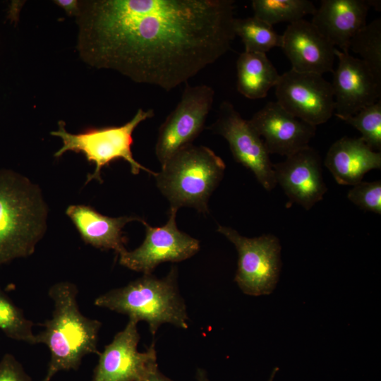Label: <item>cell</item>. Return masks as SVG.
<instances>
[{
    "mask_svg": "<svg viewBox=\"0 0 381 381\" xmlns=\"http://www.w3.org/2000/svg\"><path fill=\"white\" fill-rule=\"evenodd\" d=\"M232 0L80 1L77 48L98 68L170 91L231 47Z\"/></svg>",
    "mask_w": 381,
    "mask_h": 381,
    "instance_id": "obj_1",
    "label": "cell"
},
{
    "mask_svg": "<svg viewBox=\"0 0 381 381\" xmlns=\"http://www.w3.org/2000/svg\"><path fill=\"white\" fill-rule=\"evenodd\" d=\"M78 293L77 286L69 282H58L49 289L52 315L35 334L36 344H45L50 352L46 375L40 381H51L61 371L77 370L85 356L100 353L97 341L102 323L80 311Z\"/></svg>",
    "mask_w": 381,
    "mask_h": 381,
    "instance_id": "obj_2",
    "label": "cell"
},
{
    "mask_svg": "<svg viewBox=\"0 0 381 381\" xmlns=\"http://www.w3.org/2000/svg\"><path fill=\"white\" fill-rule=\"evenodd\" d=\"M47 212L36 184L0 169V265L33 253L46 231Z\"/></svg>",
    "mask_w": 381,
    "mask_h": 381,
    "instance_id": "obj_3",
    "label": "cell"
},
{
    "mask_svg": "<svg viewBox=\"0 0 381 381\" xmlns=\"http://www.w3.org/2000/svg\"><path fill=\"white\" fill-rule=\"evenodd\" d=\"M177 270L172 267L162 279L150 274L131 282L98 296L94 304L128 316L138 322H147L154 336L164 323L188 327L185 303L176 283Z\"/></svg>",
    "mask_w": 381,
    "mask_h": 381,
    "instance_id": "obj_4",
    "label": "cell"
},
{
    "mask_svg": "<svg viewBox=\"0 0 381 381\" xmlns=\"http://www.w3.org/2000/svg\"><path fill=\"white\" fill-rule=\"evenodd\" d=\"M226 165L210 148L193 144L173 155L155 177L171 208L193 207L208 212V200L222 179Z\"/></svg>",
    "mask_w": 381,
    "mask_h": 381,
    "instance_id": "obj_5",
    "label": "cell"
},
{
    "mask_svg": "<svg viewBox=\"0 0 381 381\" xmlns=\"http://www.w3.org/2000/svg\"><path fill=\"white\" fill-rule=\"evenodd\" d=\"M154 115L153 109L140 108L134 116L123 125L91 127L75 134L68 133L65 128V122L60 121L58 130L50 133L62 140V146L54 157H59L67 151L82 153L89 162L95 164L93 174H87L86 183L93 179L102 182V169L119 159H123L129 164L133 174H138L143 170L155 176L156 173L138 163L131 151L135 129L141 122Z\"/></svg>",
    "mask_w": 381,
    "mask_h": 381,
    "instance_id": "obj_6",
    "label": "cell"
},
{
    "mask_svg": "<svg viewBox=\"0 0 381 381\" xmlns=\"http://www.w3.org/2000/svg\"><path fill=\"white\" fill-rule=\"evenodd\" d=\"M217 231L236 247L238 268L235 282L243 293L268 294L275 287L281 268V245L273 234L248 238L233 228L219 225Z\"/></svg>",
    "mask_w": 381,
    "mask_h": 381,
    "instance_id": "obj_7",
    "label": "cell"
},
{
    "mask_svg": "<svg viewBox=\"0 0 381 381\" xmlns=\"http://www.w3.org/2000/svg\"><path fill=\"white\" fill-rule=\"evenodd\" d=\"M214 97L209 85H186L179 102L159 129L155 155L162 165L201 133Z\"/></svg>",
    "mask_w": 381,
    "mask_h": 381,
    "instance_id": "obj_8",
    "label": "cell"
},
{
    "mask_svg": "<svg viewBox=\"0 0 381 381\" xmlns=\"http://www.w3.org/2000/svg\"><path fill=\"white\" fill-rule=\"evenodd\" d=\"M210 128L226 140L236 162L250 169L265 190L275 187L273 164L262 138L231 102H222L218 117Z\"/></svg>",
    "mask_w": 381,
    "mask_h": 381,
    "instance_id": "obj_9",
    "label": "cell"
},
{
    "mask_svg": "<svg viewBox=\"0 0 381 381\" xmlns=\"http://www.w3.org/2000/svg\"><path fill=\"white\" fill-rule=\"evenodd\" d=\"M275 95L276 102L286 111L315 127L334 113L332 87L322 75L291 69L280 75Z\"/></svg>",
    "mask_w": 381,
    "mask_h": 381,
    "instance_id": "obj_10",
    "label": "cell"
},
{
    "mask_svg": "<svg viewBox=\"0 0 381 381\" xmlns=\"http://www.w3.org/2000/svg\"><path fill=\"white\" fill-rule=\"evenodd\" d=\"M177 209L171 208L167 222L153 227L146 222L145 238L142 244L132 251L119 254V263L143 274H150L155 268L164 262L186 260L200 249L198 240L180 231L176 222Z\"/></svg>",
    "mask_w": 381,
    "mask_h": 381,
    "instance_id": "obj_11",
    "label": "cell"
},
{
    "mask_svg": "<svg viewBox=\"0 0 381 381\" xmlns=\"http://www.w3.org/2000/svg\"><path fill=\"white\" fill-rule=\"evenodd\" d=\"M138 322L129 319L124 329L100 352L91 381H144L158 369L155 344L138 351Z\"/></svg>",
    "mask_w": 381,
    "mask_h": 381,
    "instance_id": "obj_12",
    "label": "cell"
},
{
    "mask_svg": "<svg viewBox=\"0 0 381 381\" xmlns=\"http://www.w3.org/2000/svg\"><path fill=\"white\" fill-rule=\"evenodd\" d=\"M338 66L331 83L334 97V114L344 119L380 100L381 78L361 59L335 49Z\"/></svg>",
    "mask_w": 381,
    "mask_h": 381,
    "instance_id": "obj_13",
    "label": "cell"
},
{
    "mask_svg": "<svg viewBox=\"0 0 381 381\" xmlns=\"http://www.w3.org/2000/svg\"><path fill=\"white\" fill-rule=\"evenodd\" d=\"M272 167L277 184L291 202L306 210L322 200L327 191L320 155L310 145L273 164Z\"/></svg>",
    "mask_w": 381,
    "mask_h": 381,
    "instance_id": "obj_14",
    "label": "cell"
},
{
    "mask_svg": "<svg viewBox=\"0 0 381 381\" xmlns=\"http://www.w3.org/2000/svg\"><path fill=\"white\" fill-rule=\"evenodd\" d=\"M270 155L288 157L308 146L316 127L294 116L278 102H269L249 120Z\"/></svg>",
    "mask_w": 381,
    "mask_h": 381,
    "instance_id": "obj_15",
    "label": "cell"
},
{
    "mask_svg": "<svg viewBox=\"0 0 381 381\" xmlns=\"http://www.w3.org/2000/svg\"><path fill=\"white\" fill-rule=\"evenodd\" d=\"M281 48L295 71L320 75L333 72L336 47L311 22L302 19L289 24Z\"/></svg>",
    "mask_w": 381,
    "mask_h": 381,
    "instance_id": "obj_16",
    "label": "cell"
},
{
    "mask_svg": "<svg viewBox=\"0 0 381 381\" xmlns=\"http://www.w3.org/2000/svg\"><path fill=\"white\" fill-rule=\"evenodd\" d=\"M369 0H322L311 23L335 47L349 52V44L366 25Z\"/></svg>",
    "mask_w": 381,
    "mask_h": 381,
    "instance_id": "obj_17",
    "label": "cell"
},
{
    "mask_svg": "<svg viewBox=\"0 0 381 381\" xmlns=\"http://www.w3.org/2000/svg\"><path fill=\"white\" fill-rule=\"evenodd\" d=\"M324 163L337 183L354 186L369 171L381 169V152L372 150L361 138L344 136L330 146Z\"/></svg>",
    "mask_w": 381,
    "mask_h": 381,
    "instance_id": "obj_18",
    "label": "cell"
},
{
    "mask_svg": "<svg viewBox=\"0 0 381 381\" xmlns=\"http://www.w3.org/2000/svg\"><path fill=\"white\" fill-rule=\"evenodd\" d=\"M66 214L84 242L97 248L113 250L119 255L126 250V238L122 231L123 226L133 221L145 222L134 216L107 217L85 205H71Z\"/></svg>",
    "mask_w": 381,
    "mask_h": 381,
    "instance_id": "obj_19",
    "label": "cell"
},
{
    "mask_svg": "<svg viewBox=\"0 0 381 381\" xmlns=\"http://www.w3.org/2000/svg\"><path fill=\"white\" fill-rule=\"evenodd\" d=\"M236 69L237 90L250 99L265 97L280 77L265 53L244 51L237 59Z\"/></svg>",
    "mask_w": 381,
    "mask_h": 381,
    "instance_id": "obj_20",
    "label": "cell"
},
{
    "mask_svg": "<svg viewBox=\"0 0 381 381\" xmlns=\"http://www.w3.org/2000/svg\"><path fill=\"white\" fill-rule=\"evenodd\" d=\"M252 8L253 16L270 25L295 23L307 15H313L317 9L308 0H253Z\"/></svg>",
    "mask_w": 381,
    "mask_h": 381,
    "instance_id": "obj_21",
    "label": "cell"
},
{
    "mask_svg": "<svg viewBox=\"0 0 381 381\" xmlns=\"http://www.w3.org/2000/svg\"><path fill=\"white\" fill-rule=\"evenodd\" d=\"M235 36L240 37L245 46V52L265 53L274 47H280L282 35H279L272 25L255 16L235 18Z\"/></svg>",
    "mask_w": 381,
    "mask_h": 381,
    "instance_id": "obj_22",
    "label": "cell"
},
{
    "mask_svg": "<svg viewBox=\"0 0 381 381\" xmlns=\"http://www.w3.org/2000/svg\"><path fill=\"white\" fill-rule=\"evenodd\" d=\"M33 323L0 286V329L13 340L36 344Z\"/></svg>",
    "mask_w": 381,
    "mask_h": 381,
    "instance_id": "obj_23",
    "label": "cell"
},
{
    "mask_svg": "<svg viewBox=\"0 0 381 381\" xmlns=\"http://www.w3.org/2000/svg\"><path fill=\"white\" fill-rule=\"evenodd\" d=\"M349 50L361 59L381 78V18H378L361 29L351 40Z\"/></svg>",
    "mask_w": 381,
    "mask_h": 381,
    "instance_id": "obj_24",
    "label": "cell"
},
{
    "mask_svg": "<svg viewBox=\"0 0 381 381\" xmlns=\"http://www.w3.org/2000/svg\"><path fill=\"white\" fill-rule=\"evenodd\" d=\"M359 131L361 139L372 150H381V100L364 107L353 115L342 119Z\"/></svg>",
    "mask_w": 381,
    "mask_h": 381,
    "instance_id": "obj_25",
    "label": "cell"
},
{
    "mask_svg": "<svg viewBox=\"0 0 381 381\" xmlns=\"http://www.w3.org/2000/svg\"><path fill=\"white\" fill-rule=\"evenodd\" d=\"M348 199L359 208L381 214V181H361L347 193Z\"/></svg>",
    "mask_w": 381,
    "mask_h": 381,
    "instance_id": "obj_26",
    "label": "cell"
},
{
    "mask_svg": "<svg viewBox=\"0 0 381 381\" xmlns=\"http://www.w3.org/2000/svg\"><path fill=\"white\" fill-rule=\"evenodd\" d=\"M0 381H32L20 362L11 353L0 361Z\"/></svg>",
    "mask_w": 381,
    "mask_h": 381,
    "instance_id": "obj_27",
    "label": "cell"
},
{
    "mask_svg": "<svg viewBox=\"0 0 381 381\" xmlns=\"http://www.w3.org/2000/svg\"><path fill=\"white\" fill-rule=\"evenodd\" d=\"M54 3L63 8L71 16H77L80 10V1L77 0H55Z\"/></svg>",
    "mask_w": 381,
    "mask_h": 381,
    "instance_id": "obj_28",
    "label": "cell"
},
{
    "mask_svg": "<svg viewBox=\"0 0 381 381\" xmlns=\"http://www.w3.org/2000/svg\"><path fill=\"white\" fill-rule=\"evenodd\" d=\"M144 381H172L157 369L152 372Z\"/></svg>",
    "mask_w": 381,
    "mask_h": 381,
    "instance_id": "obj_29",
    "label": "cell"
},
{
    "mask_svg": "<svg viewBox=\"0 0 381 381\" xmlns=\"http://www.w3.org/2000/svg\"><path fill=\"white\" fill-rule=\"evenodd\" d=\"M197 379L198 381H208L205 372L201 369L198 370Z\"/></svg>",
    "mask_w": 381,
    "mask_h": 381,
    "instance_id": "obj_30",
    "label": "cell"
},
{
    "mask_svg": "<svg viewBox=\"0 0 381 381\" xmlns=\"http://www.w3.org/2000/svg\"><path fill=\"white\" fill-rule=\"evenodd\" d=\"M278 368H275L273 371H272V373L268 381H272L273 380V378H274V375L276 374ZM209 381V380H208Z\"/></svg>",
    "mask_w": 381,
    "mask_h": 381,
    "instance_id": "obj_31",
    "label": "cell"
}]
</instances>
